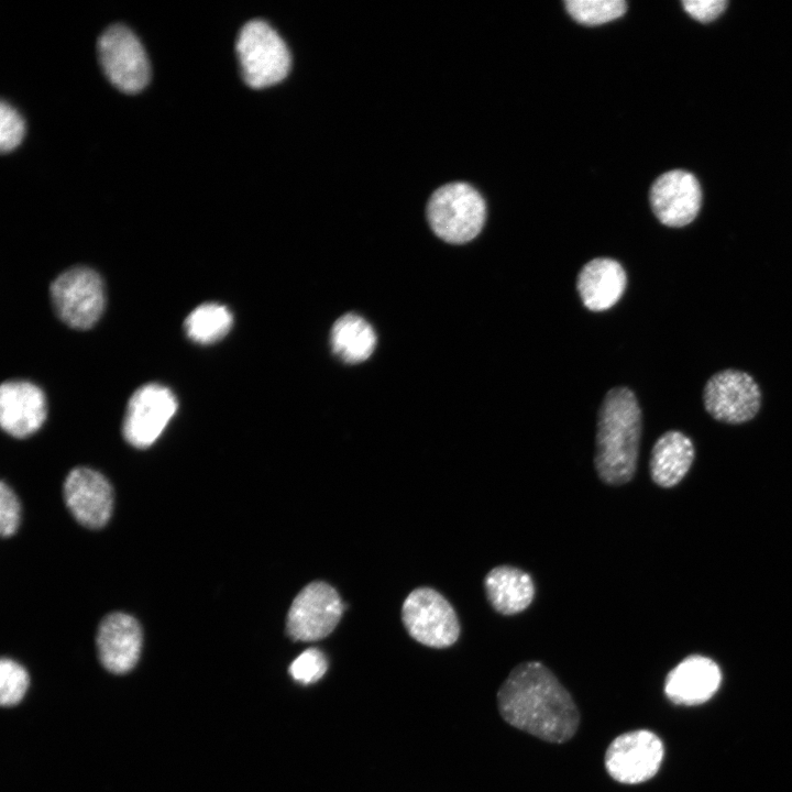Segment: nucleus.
I'll use <instances>...</instances> for the list:
<instances>
[{"instance_id": "nucleus-1", "label": "nucleus", "mask_w": 792, "mask_h": 792, "mask_svg": "<svg viewBox=\"0 0 792 792\" xmlns=\"http://www.w3.org/2000/svg\"><path fill=\"white\" fill-rule=\"evenodd\" d=\"M501 716L510 726L548 743L571 739L580 724L569 691L539 661L517 664L497 692Z\"/></svg>"}, {"instance_id": "nucleus-2", "label": "nucleus", "mask_w": 792, "mask_h": 792, "mask_svg": "<svg viewBox=\"0 0 792 792\" xmlns=\"http://www.w3.org/2000/svg\"><path fill=\"white\" fill-rule=\"evenodd\" d=\"M641 410L627 387L612 388L598 410L595 468L609 485L629 482L636 471L641 437Z\"/></svg>"}, {"instance_id": "nucleus-3", "label": "nucleus", "mask_w": 792, "mask_h": 792, "mask_svg": "<svg viewBox=\"0 0 792 792\" xmlns=\"http://www.w3.org/2000/svg\"><path fill=\"white\" fill-rule=\"evenodd\" d=\"M486 206L470 184L455 182L439 187L427 205L428 222L437 237L448 243L462 244L482 230Z\"/></svg>"}, {"instance_id": "nucleus-4", "label": "nucleus", "mask_w": 792, "mask_h": 792, "mask_svg": "<svg viewBox=\"0 0 792 792\" xmlns=\"http://www.w3.org/2000/svg\"><path fill=\"white\" fill-rule=\"evenodd\" d=\"M237 53L242 77L252 88L275 85L290 69V54L285 42L262 20H251L242 26Z\"/></svg>"}, {"instance_id": "nucleus-5", "label": "nucleus", "mask_w": 792, "mask_h": 792, "mask_svg": "<svg viewBox=\"0 0 792 792\" xmlns=\"http://www.w3.org/2000/svg\"><path fill=\"white\" fill-rule=\"evenodd\" d=\"M52 302L69 327L88 329L102 315L105 287L100 275L86 266L63 272L51 285Z\"/></svg>"}, {"instance_id": "nucleus-6", "label": "nucleus", "mask_w": 792, "mask_h": 792, "mask_svg": "<svg viewBox=\"0 0 792 792\" xmlns=\"http://www.w3.org/2000/svg\"><path fill=\"white\" fill-rule=\"evenodd\" d=\"M100 65L119 90L127 94L141 91L150 80L146 53L125 25L113 24L102 32L97 42Z\"/></svg>"}, {"instance_id": "nucleus-7", "label": "nucleus", "mask_w": 792, "mask_h": 792, "mask_svg": "<svg viewBox=\"0 0 792 792\" xmlns=\"http://www.w3.org/2000/svg\"><path fill=\"white\" fill-rule=\"evenodd\" d=\"M402 617L409 635L425 646L447 648L459 638L460 625L453 607L432 588L414 590L404 602Z\"/></svg>"}, {"instance_id": "nucleus-8", "label": "nucleus", "mask_w": 792, "mask_h": 792, "mask_svg": "<svg viewBox=\"0 0 792 792\" xmlns=\"http://www.w3.org/2000/svg\"><path fill=\"white\" fill-rule=\"evenodd\" d=\"M761 391L747 372L726 369L712 375L703 389L706 411L717 421L738 425L751 420L761 406Z\"/></svg>"}, {"instance_id": "nucleus-9", "label": "nucleus", "mask_w": 792, "mask_h": 792, "mask_svg": "<svg viewBox=\"0 0 792 792\" xmlns=\"http://www.w3.org/2000/svg\"><path fill=\"white\" fill-rule=\"evenodd\" d=\"M343 613L338 592L328 583L306 585L294 598L286 622L289 637L297 641H316L330 635Z\"/></svg>"}, {"instance_id": "nucleus-10", "label": "nucleus", "mask_w": 792, "mask_h": 792, "mask_svg": "<svg viewBox=\"0 0 792 792\" xmlns=\"http://www.w3.org/2000/svg\"><path fill=\"white\" fill-rule=\"evenodd\" d=\"M663 755V744L654 733L630 730L614 738L607 747L605 769L619 783H642L656 776Z\"/></svg>"}, {"instance_id": "nucleus-11", "label": "nucleus", "mask_w": 792, "mask_h": 792, "mask_svg": "<svg viewBox=\"0 0 792 792\" xmlns=\"http://www.w3.org/2000/svg\"><path fill=\"white\" fill-rule=\"evenodd\" d=\"M177 410L173 392L157 383L139 387L131 396L123 419V436L133 447L152 446Z\"/></svg>"}, {"instance_id": "nucleus-12", "label": "nucleus", "mask_w": 792, "mask_h": 792, "mask_svg": "<svg viewBox=\"0 0 792 792\" xmlns=\"http://www.w3.org/2000/svg\"><path fill=\"white\" fill-rule=\"evenodd\" d=\"M649 197L658 220L664 226L680 228L691 223L697 216L702 190L694 175L674 169L653 182Z\"/></svg>"}, {"instance_id": "nucleus-13", "label": "nucleus", "mask_w": 792, "mask_h": 792, "mask_svg": "<svg viewBox=\"0 0 792 792\" xmlns=\"http://www.w3.org/2000/svg\"><path fill=\"white\" fill-rule=\"evenodd\" d=\"M64 498L75 519L87 528H101L111 516L112 487L92 469L76 468L69 472L64 483Z\"/></svg>"}, {"instance_id": "nucleus-14", "label": "nucleus", "mask_w": 792, "mask_h": 792, "mask_svg": "<svg viewBox=\"0 0 792 792\" xmlns=\"http://www.w3.org/2000/svg\"><path fill=\"white\" fill-rule=\"evenodd\" d=\"M96 641L103 668L114 674H124L140 658L142 630L131 615L112 613L100 623Z\"/></svg>"}, {"instance_id": "nucleus-15", "label": "nucleus", "mask_w": 792, "mask_h": 792, "mask_svg": "<svg viewBox=\"0 0 792 792\" xmlns=\"http://www.w3.org/2000/svg\"><path fill=\"white\" fill-rule=\"evenodd\" d=\"M46 418V400L42 389L25 381H8L0 388V424L15 438L36 432Z\"/></svg>"}, {"instance_id": "nucleus-16", "label": "nucleus", "mask_w": 792, "mask_h": 792, "mask_svg": "<svg viewBox=\"0 0 792 792\" xmlns=\"http://www.w3.org/2000/svg\"><path fill=\"white\" fill-rule=\"evenodd\" d=\"M722 680L718 666L710 658L690 656L667 675L664 693L679 705H697L708 701Z\"/></svg>"}, {"instance_id": "nucleus-17", "label": "nucleus", "mask_w": 792, "mask_h": 792, "mask_svg": "<svg viewBox=\"0 0 792 792\" xmlns=\"http://www.w3.org/2000/svg\"><path fill=\"white\" fill-rule=\"evenodd\" d=\"M627 277L615 260L598 257L587 262L578 275L576 287L586 308L602 311L613 307L623 296Z\"/></svg>"}, {"instance_id": "nucleus-18", "label": "nucleus", "mask_w": 792, "mask_h": 792, "mask_svg": "<svg viewBox=\"0 0 792 792\" xmlns=\"http://www.w3.org/2000/svg\"><path fill=\"white\" fill-rule=\"evenodd\" d=\"M484 586L488 602L503 615H514L525 610L535 596L531 576L510 565L492 569L484 579Z\"/></svg>"}, {"instance_id": "nucleus-19", "label": "nucleus", "mask_w": 792, "mask_h": 792, "mask_svg": "<svg viewBox=\"0 0 792 792\" xmlns=\"http://www.w3.org/2000/svg\"><path fill=\"white\" fill-rule=\"evenodd\" d=\"M694 446L681 431L664 432L654 443L650 458V473L661 487L676 485L690 470L694 460Z\"/></svg>"}, {"instance_id": "nucleus-20", "label": "nucleus", "mask_w": 792, "mask_h": 792, "mask_svg": "<svg viewBox=\"0 0 792 792\" xmlns=\"http://www.w3.org/2000/svg\"><path fill=\"white\" fill-rule=\"evenodd\" d=\"M333 352L344 362L359 363L373 353L376 334L369 322L355 314L340 317L330 336Z\"/></svg>"}, {"instance_id": "nucleus-21", "label": "nucleus", "mask_w": 792, "mask_h": 792, "mask_svg": "<svg viewBox=\"0 0 792 792\" xmlns=\"http://www.w3.org/2000/svg\"><path fill=\"white\" fill-rule=\"evenodd\" d=\"M232 322V314L226 306L205 302L187 316L184 328L194 342L209 344L222 339L229 332Z\"/></svg>"}, {"instance_id": "nucleus-22", "label": "nucleus", "mask_w": 792, "mask_h": 792, "mask_svg": "<svg viewBox=\"0 0 792 792\" xmlns=\"http://www.w3.org/2000/svg\"><path fill=\"white\" fill-rule=\"evenodd\" d=\"M569 14L579 23L598 25L622 16L627 10L624 0H566Z\"/></svg>"}, {"instance_id": "nucleus-23", "label": "nucleus", "mask_w": 792, "mask_h": 792, "mask_svg": "<svg viewBox=\"0 0 792 792\" xmlns=\"http://www.w3.org/2000/svg\"><path fill=\"white\" fill-rule=\"evenodd\" d=\"M29 674L18 662L9 658L0 661V703L9 707L18 704L29 688Z\"/></svg>"}, {"instance_id": "nucleus-24", "label": "nucleus", "mask_w": 792, "mask_h": 792, "mask_svg": "<svg viewBox=\"0 0 792 792\" xmlns=\"http://www.w3.org/2000/svg\"><path fill=\"white\" fill-rule=\"evenodd\" d=\"M328 668L326 656L316 648L301 652L289 666L292 678L301 684H311L320 680Z\"/></svg>"}, {"instance_id": "nucleus-25", "label": "nucleus", "mask_w": 792, "mask_h": 792, "mask_svg": "<svg viewBox=\"0 0 792 792\" xmlns=\"http://www.w3.org/2000/svg\"><path fill=\"white\" fill-rule=\"evenodd\" d=\"M25 132L21 114L4 100L0 103V150L2 153L15 148Z\"/></svg>"}, {"instance_id": "nucleus-26", "label": "nucleus", "mask_w": 792, "mask_h": 792, "mask_svg": "<svg viewBox=\"0 0 792 792\" xmlns=\"http://www.w3.org/2000/svg\"><path fill=\"white\" fill-rule=\"evenodd\" d=\"M20 521V504L13 491L0 484V532L3 537L13 535Z\"/></svg>"}, {"instance_id": "nucleus-27", "label": "nucleus", "mask_w": 792, "mask_h": 792, "mask_svg": "<svg viewBox=\"0 0 792 792\" xmlns=\"http://www.w3.org/2000/svg\"><path fill=\"white\" fill-rule=\"evenodd\" d=\"M685 12L693 19L707 23L719 16L726 9V0H684L682 2Z\"/></svg>"}]
</instances>
